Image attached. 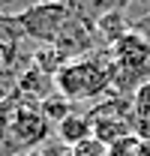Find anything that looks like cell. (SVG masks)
Returning a JSON list of instances; mask_svg holds the SVG:
<instances>
[{"label": "cell", "mask_w": 150, "mask_h": 156, "mask_svg": "<svg viewBox=\"0 0 150 156\" xmlns=\"http://www.w3.org/2000/svg\"><path fill=\"white\" fill-rule=\"evenodd\" d=\"M57 93L69 102H87L111 90V54L108 48L96 51L90 57L69 60L54 75Z\"/></svg>", "instance_id": "obj_1"}, {"label": "cell", "mask_w": 150, "mask_h": 156, "mask_svg": "<svg viewBox=\"0 0 150 156\" xmlns=\"http://www.w3.org/2000/svg\"><path fill=\"white\" fill-rule=\"evenodd\" d=\"M72 12H75L72 0H42V3H33L30 9H24L18 21L27 39L42 42V45H54L63 33V27L69 24Z\"/></svg>", "instance_id": "obj_2"}, {"label": "cell", "mask_w": 150, "mask_h": 156, "mask_svg": "<svg viewBox=\"0 0 150 156\" xmlns=\"http://www.w3.org/2000/svg\"><path fill=\"white\" fill-rule=\"evenodd\" d=\"M6 138H12V144H15L18 150L45 144V141H48V117L42 114L39 105H33V102H18V99H15Z\"/></svg>", "instance_id": "obj_3"}, {"label": "cell", "mask_w": 150, "mask_h": 156, "mask_svg": "<svg viewBox=\"0 0 150 156\" xmlns=\"http://www.w3.org/2000/svg\"><path fill=\"white\" fill-rule=\"evenodd\" d=\"M87 138H93V117H90V111L87 114L72 111L69 117H63L57 123V141H63L69 150L78 147L81 141H87Z\"/></svg>", "instance_id": "obj_4"}, {"label": "cell", "mask_w": 150, "mask_h": 156, "mask_svg": "<svg viewBox=\"0 0 150 156\" xmlns=\"http://www.w3.org/2000/svg\"><path fill=\"white\" fill-rule=\"evenodd\" d=\"M39 108H42V114L48 117V120H57V123H60L63 117L72 114V102H69V99H63L60 93H57V96H51V99H45Z\"/></svg>", "instance_id": "obj_5"}, {"label": "cell", "mask_w": 150, "mask_h": 156, "mask_svg": "<svg viewBox=\"0 0 150 156\" xmlns=\"http://www.w3.org/2000/svg\"><path fill=\"white\" fill-rule=\"evenodd\" d=\"M141 147H144V141L138 135H126L120 141H114V144H108L105 156H141Z\"/></svg>", "instance_id": "obj_6"}, {"label": "cell", "mask_w": 150, "mask_h": 156, "mask_svg": "<svg viewBox=\"0 0 150 156\" xmlns=\"http://www.w3.org/2000/svg\"><path fill=\"white\" fill-rule=\"evenodd\" d=\"M105 153H108V147L96 138H87V141H81L78 147L69 150V156H105Z\"/></svg>", "instance_id": "obj_7"}, {"label": "cell", "mask_w": 150, "mask_h": 156, "mask_svg": "<svg viewBox=\"0 0 150 156\" xmlns=\"http://www.w3.org/2000/svg\"><path fill=\"white\" fill-rule=\"evenodd\" d=\"M132 30H135V33H141V36L150 42V12H144L141 18H135V21H132Z\"/></svg>", "instance_id": "obj_8"}]
</instances>
